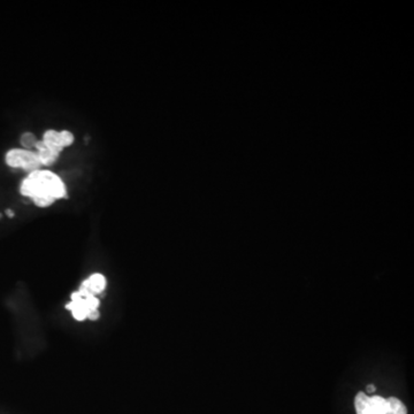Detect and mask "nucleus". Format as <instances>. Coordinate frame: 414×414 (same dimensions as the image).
<instances>
[{
  "label": "nucleus",
  "instance_id": "1",
  "mask_svg": "<svg viewBox=\"0 0 414 414\" xmlns=\"http://www.w3.org/2000/svg\"><path fill=\"white\" fill-rule=\"evenodd\" d=\"M23 196L32 198L38 207H47L67 196L66 186L57 174L50 170H35L23 180L20 188Z\"/></svg>",
  "mask_w": 414,
  "mask_h": 414
},
{
  "label": "nucleus",
  "instance_id": "2",
  "mask_svg": "<svg viewBox=\"0 0 414 414\" xmlns=\"http://www.w3.org/2000/svg\"><path fill=\"white\" fill-rule=\"evenodd\" d=\"M99 299L94 295L84 291L81 288L70 296V303L67 304L66 309L73 314L74 319L84 321L85 319L97 320L99 318Z\"/></svg>",
  "mask_w": 414,
  "mask_h": 414
},
{
  "label": "nucleus",
  "instance_id": "3",
  "mask_svg": "<svg viewBox=\"0 0 414 414\" xmlns=\"http://www.w3.org/2000/svg\"><path fill=\"white\" fill-rule=\"evenodd\" d=\"M6 163L13 168H22L32 173L42 166L35 151L27 149H13L6 155Z\"/></svg>",
  "mask_w": 414,
  "mask_h": 414
},
{
  "label": "nucleus",
  "instance_id": "4",
  "mask_svg": "<svg viewBox=\"0 0 414 414\" xmlns=\"http://www.w3.org/2000/svg\"><path fill=\"white\" fill-rule=\"evenodd\" d=\"M47 148H50L53 151L60 153L64 148H67L73 144L74 136L70 131L64 130V131H56V130H47L44 133L43 141Z\"/></svg>",
  "mask_w": 414,
  "mask_h": 414
},
{
  "label": "nucleus",
  "instance_id": "5",
  "mask_svg": "<svg viewBox=\"0 0 414 414\" xmlns=\"http://www.w3.org/2000/svg\"><path fill=\"white\" fill-rule=\"evenodd\" d=\"M106 285H107V282H106L105 276L102 275V274L96 273L92 274L90 278L85 280V281L82 283L80 288L84 290V291L89 292L90 295L97 297V295L101 293L106 289Z\"/></svg>",
  "mask_w": 414,
  "mask_h": 414
},
{
  "label": "nucleus",
  "instance_id": "6",
  "mask_svg": "<svg viewBox=\"0 0 414 414\" xmlns=\"http://www.w3.org/2000/svg\"><path fill=\"white\" fill-rule=\"evenodd\" d=\"M35 148H36L35 152L37 153V156H38L39 161L42 165L51 166L58 158H59V156H60V153H58L56 151H53V150H51L50 148H47V146L44 144L42 141L37 142Z\"/></svg>",
  "mask_w": 414,
  "mask_h": 414
},
{
  "label": "nucleus",
  "instance_id": "7",
  "mask_svg": "<svg viewBox=\"0 0 414 414\" xmlns=\"http://www.w3.org/2000/svg\"><path fill=\"white\" fill-rule=\"evenodd\" d=\"M354 407L357 414H374L371 406V400L369 396L365 392H358L354 398Z\"/></svg>",
  "mask_w": 414,
  "mask_h": 414
},
{
  "label": "nucleus",
  "instance_id": "8",
  "mask_svg": "<svg viewBox=\"0 0 414 414\" xmlns=\"http://www.w3.org/2000/svg\"><path fill=\"white\" fill-rule=\"evenodd\" d=\"M386 403H388L386 414H407L406 406L396 397H389Z\"/></svg>",
  "mask_w": 414,
  "mask_h": 414
},
{
  "label": "nucleus",
  "instance_id": "9",
  "mask_svg": "<svg viewBox=\"0 0 414 414\" xmlns=\"http://www.w3.org/2000/svg\"><path fill=\"white\" fill-rule=\"evenodd\" d=\"M369 400H371V406L374 414H386L388 403L385 398L381 396H372L369 397Z\"/></svg>",
  "mask_w": 414,
  "mask_h": 414
},
{
  "label": "nucleus",
  "instance_id": "10",
  "mask_svg": "<svg viewBox=\"0 0 414 414\" xmlns=\"http://www.w3.org/2000/svg\"><path fill=\"white\" fill-rule=\"evenodd\" d=\"M37 139L33 133H30V132H26L25 135L21 137V143L23 144V146H26L27 149H32V148H35L36 144H37Z\"/></svg>",
  "mask_w": 414,
  "mask_h": 414
},
{
  "label": "nucleus",
  "instance_id": "11",
  "mask_svg": "<svg viewBox=\"0 0 414 414\" xmlns=\"http://www.w3.org/2000/svg\"><path fill=\"white\" fill-rule=\"evenodd\" d=\"M374 391H375V386L374 385H368L367 386V392L372 393V392H374Z\"/></svg>",
  "mask_w": 414,
  "mask_h": 414
},
{
  "label": "nucleus",
  "instance_id": "12",
  "mask_svg": "<svg viewBox=\"0 0 414 414\" xmlns=\"http://www.w3.org/2000/svg\"><path fill=\"white\" fill-rule=\"evenodd\" d=\"M6 213H7V215H8V217H9V218H12V217H13V215H14V213H13V212H12V211H9V210H7V211H6Z\"/></svg>",
  "mask_w": 414,
  "mask_h": 414
}]
</instances>
